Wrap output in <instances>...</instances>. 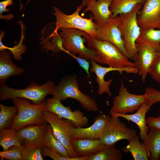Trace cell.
<instances>
[{
	"mask_svg": "<svg viewBox=\"0 0 160 160\" xmlns=\"http://www.w3.org/2000/svg\"><path fill=\"white\" fill-rule=\"evenodd\" d=\"M70 144L79 157H89L106 145L101 140L83 138H70Z\"/></svg>",
	"mask_w": 160,
	"mask_h": 160,
	"instance_id": "obj_18",
	"label": "cell"
},
{
	"mask_svg": "<svg viewBox=\"0 0 160 160\" xmlns=\"http://www.w3.org/2000/svg\"><path fill=\"white\" fill-rule=\"evenodd\" d=\"M47 125V123L33 124L16 130L22 146L40 148L44 146L43 135Z\"/></svg>",
	"mask_w": 160,
	"mask_h": 160,
	"instance_id": "obj_16",
	"label": "cell"
},
{
	"mask_svg": "<svg viewBox=\"0 0 160 160\" xmlns=\"http://www.w3.org/2000/svg\"><path fill=\"white\" fill-rule=\"evenodd\" d=\"M0 130L10 128L14 117L17 113V107L14 105L7 106L0 104Z\"/></svg>",
	"mask_w": 160,
	"mask_h": 160,
	"instance_id": "obj_31",
	"label": "cell"
},
{
	"mask_svg": "<svg viewBox=\"0 0 160 160\" xmlns=\"http://www.w3.org/2000/svg\"><path fill=\"white\" fill-rule=\"evenodd\" d=\"M122 158L121 152L113 144L101 149L87 160H121Z\"/></svg>",
	"mask_w": 160,
	"mask_h": 160,
	"instance_id": "obj_29",
	"label": "cell"
},
{
	"mask_svg": "<svg viewBox=\"0 0 160 160\" xmlns=\"http://www.w3.org/2000/svg\"><path fill=\"white\" fill-rule=\"evenodd\" d=\"M152 105L146 101L140 106L136 112L131 114H120L116 113L110 114L113 117H121L128 121H131L138 126L140 132V139L144 142L146 137L149 132V128L146 122L145 116Z\"/></svg>",
	"mask_w": 160,
	"mask_h": 160,
	"instance_id": "obj_19",
	"label": "cell"
},
{
	"mask_svg": "<svg viewBox=\"0 0 160 160\" xmlns=\"http://www.w3.org/2000/svg\"><path fill=\"white\" fill-rule=\"evenodd\" d=\"M68 54L71 56L77 61L80 66L85 71L88 77H89L90 73L89 72L90 63L89 61L70 53H69Z\"/></svg>",
	"mask_w": 160,
	"mask_h": 160,
	"instance_id": "obj_37",
	"label": "cell"
},
{
	"mask_svg": "<svg viewBox=\"0 0 160 160\" xmlns=\"http://www.w3.org/2000/svg\"><path fill=\"white\" fill-rule=\"evenodd\" d=\"M61 101L53 97L48 99L46 101L45 110L70 121L76 127H83L87 125L88 119L83 112L78 110L73 111L69 106H65Z\"/></svg>",
	"mask_w": 160,
	"mask_h": 160,
	"instance_id": "obj_12",
	"label": "cell"
},
{
	"mask_svg": "<svg viewBox=\"0 0 160 160\" xmlns=\"http://www.w3.org/2000/svg\"><path fill=\"white\" fill-rule=\"evenodd\" d=\"M143 3L138 4L130 12L119 15L121 22L119 28L124 48L130 59L133 60L137 54L136 41L141 32L137 16Z\"/></svg>",
	"mask_w": 160,
	"mask_h": 160,
	"instance_id": "obj_4",
	"label": "cell"
},
{
	"mask_svg": "<svg viewBox=\"0 0 160 160\" xmlns=\"http://www.w3.org/2000/svg\"><path fill=\"white\" fill-rule=\"evenodd\" d=\"M152 78L160 83V57L157 56L148 72Z\"/></svg>",
	"mask_w": 160,
	"mask_h": 160,
	"instance_id": "obj_36",
	"label": "cell"
},
{
	"mask_svg": "<svg viewBox=\"0 0 160 160\" xmlns=\"http://www.w3.org/2000/svg\"><path fill=\"white\" fill-rule=\"evenodd\" d=\"M42 156H48L53 160H87L89 157H78L68 158L63 157L55 152L52 149L44 146L41 148Z\"/></svg>",
	"mask_w": 160,
	"mask_h": 160,
	"instance_id": "obj_34",
	"label": "cell"
},
{
	"mask_svg": "<svg viewBox=\"0 0 160 160\" xmlns=\"http://www.w3.org/2000/svg\"><path fill=\"white\" fill-rule=\"evenodd\" d=\"M83 7L81 5L77 6L75 11L68 15L57 7H53L54 12L52 13L56 18L55 31L58 32L60 28H75L82 31L95 38L97 24L93 21L92 15L88 19L81 17L79 14Z\"/></svg>",
	"mask_w": 160,
	"mask_h": 160,
	"instance_id": "obj_6",
	"label": "cell"
},
{
	"mask_svg": "<svg viewBox=\"0 0 160 160\" xmlns=\"http://www.w3.org/2000/svg\"><path fill=\"white\" fill-rule=\"evenodd\" d=\"M18 23L21 27V36L20 41L17 44L12 47L6 46L2 42V39L5 35L4 32L3 31H1L0 35V51L6 49L9 50L12 53L14 59L16 60H19L21 59V54L24 53L26 49L25 46L23 44V43L25 39V27L21 20L19 21Z\"/></svg>",
	"mask_w": 160,
	"mask_h": 160,
	"instance_id": "obj_28",
	"label": "cell"
},
{
	"mask_svg": "<svg viewBox=\"0 0 160 160\" xmlns=\"http://www.w3.org/2000/svg\"><path fill=\"white\" fill-rule=\"evenodd\" d=\"M93 0H82L81 5L83 7H86L88 3Z\"/></svg>",
	"mask_w": 160,
	"mask_h": 160,
	"instance_id": "obj_40",
	"label": "cell"
},
{
	"mask_svg": "<svg viewBox=\"0 0 160 160\" xmlns=\"http://www.w3.org/2000/svg\"><path fill=\"white\" fill-rule=\"evenodd\" d=\"M0 145L3 151L8 150L14 145L22 146L21 141L16 130L11 128L0 130Z\"/></svg>",
	"mask_w": 160,
	"mask_h": 160,
	"instance_id": "obj_26",
	"label": "cell"
},
{
	"mask_svg": "<svg viewBox=\"0 0 160 160\" xmlns=\"http://www.w3.org/2000/svg\"><path fill=\"white\" fill-rule=\"evenodd\" d=\"M43 141L44 146L52 149L60 156L64 157L71 158L66 148L53 135L52 127L49 124H47L44 135Z\"/></svg>",
	"mask_w": 160,
	"mask_h": 160,
	"instance_id": "obj_25",
	"label": "cell"
},
{
	"mask_svg": "<svg viewBox=\"0 0 160 160\" xmlns=\"http://www.w3.org/2000/svg\"><path fill=\"white\" fill-rule=\"evenodd\" d=\"M137 43L146 44L157 49L160 44V29L150 28L141 30L136 41Z\"/></svg>",
	"mask_w": 160,
	"mask_h": 160,
	"instance_id": "obj_30",
	"label": "cell"
},
{
	"mask_svg": "<svg viewBox=\"0 0 160 160\" xmlns=\"http://www.w3.org/2000/svg\"><path fill=\"white\" fill-rule=\"evenodd\" d=\"M120 16L112 17L106 23L97 25L95 39L108 41L116 47L129 59L130 57L124 48L119 27L121 23Z\"/></svg>",
	"mask_w": 160,
	"mask_h": 160,
	"instance_id": "obj_11",
	"label": "cell"
},
{
	"mask_svg": "<svg viewBox=\"0 0 160 160\" xmlns=\"http://www.w3.org/2000/svg\"><path fill=\"white\" fill-rule=\"evenodd\" d=\"M83 35L86 39L88 47L94 50L98 63L117 68L128 66L136 67L134 62L130 61L128 57L111 43L97 40L84 31Z\"/></svg>",
	"mask_w": 160,
	"mask_h": 160,
	"instance_id": "obj_1",
	"label": "cell"
},
{
	"mask_svg": "<svg viewBox=\"0 0 160 160\" xmlns=\"http://www.w3.org/2000/svg\"><path fill=\"white\" fill-rule=\"evenodd\" d=\"M22 146L16 145L11 146L8 150L0 151L1 159H5L9 160H22Z\"/></svg>",
	"mask_w": 160,
	"mask_h": 160,
	"instance_id": "obj_33",
	"label": "cell"
},
{
	"mask_svg": "<svg viewBox=\"0 0 160 160\" xmlns=\"http://www.w3.org/2000/svg\"><path fill=\"white\" fill-rule=\"evenodd\" d=\"M13 0H4L0 2V18L1 19H4L5 15H2V14L4 12H8L9 9L7 8V7L12 5L13 3ZM20 1V11H21L23 8V5L21 4V0Z\"/></svg>",
	"mask_w": 160,
	"mask_h": 160,
	"instance_id": "obj_38",
	"label": "cell"
},
{
	"mask_svg": "<svg viewBox=\"0 0 160 160\" xmlns=\"http://www.w3.org/2000/svg\"><path fill=\"white\" fill-rule=\"evenodd\" d=\"M146 122L150 129H160V116L157 117H148L146 118Z\"/></svg>",
	"mask_w": 160,
	"mask_h": 160,
	"instance_id": "obj_39",
	"label": "cell"
},
{
	"mask_svg": "<svg viewBox=\"0 0 160 160\" xmlns=\"http://www.w3.org/2000/svg\"><path fill=\"white\" fill-rule=\"evenodd\" d=\"M111 117L108 115L100 114L95 118L93 123L88 127L73 128L70 138L99 139Z\"/></svg>",
	"mask_w": 160,
	"mask_h": 160,
	"instance_id": "obj_17",
	"label": "cell"
},
{
	"mask_svg": "<svg viewBox=\"0 0 160 160\" xmlns=\"http://www.w3.org/2000/svg\"><path fill=\"white\" fill-rule=\"evenodd\" d=\"M126 147L122 148L124 153L129 152L135 160H148L149 155L145 144L140 141L137 135L131 140Z\"/></svg>",
	"mask_w": 160,
	"mask_h": 160,
	"instance_id": "obj_24",
	"label": "cell"
},
{
	"mask_svg": "<svg viewBox=\"0 0 160 160\" xmlns=\"http://www.w3.org/2000/svg\"><path fill=\"white\" fill-rule=\"evenodd\" d=\"M41 33L40 43L46 51L51 50L54 54L61 51H64L62 38L58 32L55 31L54 29L52 32H49L47 24L42 29Z\"/></svg>",
	"mask_w": 160,
	"mask_h": 160,
	"instance_id": "obj_22",
	"label": "cell"
},
{
	"mask_svg": "<svg viewBox=\"0 0 160 160\" xmlns=\"http://www.w3.org/2000/svg\"><path fill=\"white\" fill-rule=\"evenodd\" d=\"M137 135L136 131L127 127L119 117L111 116L99 139L108 146L121 140L129 141Z\"/></svg>",
	"mask_w": 160,
	"mask_h": 160,
	"instance_id": "obj_10",
	"label": "cell"
},
{
	"mask_svg": "<svg viewBox=\"0 0 160 160\" xmlns=\"http://www.w3.org/2000/svg\"><path fill=\"white\" fill-rule=\"evenodd\" d=\"M31 0H28V1H27V4Z\"/></svg>",
	"mask_w": 160,
	"mask_h": 160,
	"instance_id": "obj_42",
	"label": "cell"
},
{
	"mask_svg": "<svg viewBox=\"0 0 160 160\" xmlns=\"http://www.w3.org/2000/svg\"><path fill=\"white\" fill-rule=\"evenodd\" d=\"M113 0H93L90 1L84 11L91 12L94 21L97 25L103 24L112 17L110 7Z\"/></svg>",
	"mask_w": 160,
	"mask_h": 160,
	"instance_id": "obj_20",
	"label": "cell"
},
{
	"mask_svg": "<svg viewBox=\"0 0 160 160\" xmlns=\"http://www.w3.org/2000/svg\"><path fill=\"white\" fill-rule=\"evenodd\" d=\"M137 54L133 61L143 83L145 81L149 70L157 57L156 49L150 45L136 43Z\"/></svg>",
	"mask_w": 160,
	"mask_h": 160,
	"instance_id": "obj_14",
	"label": "cell"
},
{
	"mask_svg": "<svg viewBox=\"0 0 160 160\" xmlns=\"http://www.w3.org/2000/svg\"><path fill=\"white\" fill-rule=\"evenodd\" d=\"M51 95L53 97L60 101L68 98L76 100L88 112L100 111L96 100L80 90L77 76L75 75H71L63 79L55 87Z\"/></svg>",
	"mask_w": 160,
	"mask_h": 160,
	"instance_id": "obj_2",
	"label": "cell"
},
{
	"mask_svg": "<svg viewBox=\"0 0 160 160\" xmlns=\"http://www.w3.org/2000/svg\"><path fill=\"white\" fill-rule=\"evenodd\" d=\"M22 160H43L41 148L22 146Z\"/></svg>",
	"mask_w": 160,
	"mask_h": 160,
	"instance_id": "obj_32",
	"label": "cell"
},
{
	"mask_svg": "<svg viewBox=\"0 0 160 160\" xmlns=\"http://www.w3.org/2000/svg\"><path fill=\"white\" fill-rule=\"evenodd\" d=\"M144 143L148 153L149 159H160V129H150Z\"/></svg>",
	"mask_w": 160,
	"mask_h": 160,
	"instance_id": "obj_23",
	"label": "cell"
},
{
	"mask_svg": "<svg viewBox=\"0 0 160 160\" xmlns=\"http://www.w3.org/2000/svg\"><path fill=\"white\" fill-rule=\"evenodd\" d=\"M141 30L160 29V0H145L137 16Z\"/></svg>",
	"mask_w": 160,
	"mask_h": 160,
	"instance_id": "obj_13",
	"label": "cell"
},
{
	"mask_svg": "<svg viewBox=\"0 0 160 160\" xmlns=\"http://www.w3.org/2000/svg\"><path fill=\"white\" fill-rule=\"evenodd\" d=\"M145 0H113L110 7L112 17L131 11L138 4L143 3Z\"/></svg>",
	"mask_w": 160,
	"mask_h": 160,
	"instance_id": "obj_27",
	"label": "cell"
},
{
	"mask_svg": "<svg viewBox=\"0 0 160 160\" xmlns=\"http://www.w3.org/2000/svg\"><path fill=\"white\" fill-rule=\"evenodd\" d=\"M146 99L145 94L138 95L129 92L121 81L118 94L113 99L109 113L125 114L133 113L146 101Z\"/></svg>",
	"mask_w": 160,
	"mask_h": 160,
	"instance_id": "obj_9",
	"label": "cell"
},
{
	"mask_svg": "<svg viewBox=\"0 0 160 160\" xmlns=\"http://www.w3.org/2000/svg\"><path fill=\"white\" fill-rule=\"evenodd\" d=\"M10 52L4 49L0 52V83L5 84L10 77L21 74L23 69L15 65L10 56Z\"/></svg>",
	"mask_w": 160,
	"mask_h": 160,
	"instance_id": "obj_21",
	"label": "cell"
},
{
	"mask_svg": "<svg viewBox=\"0 0 160 160\" xmlns=\"http://www.w3.org/2000/svg\"><path fill=\"white\" fill-rule=\"evenodd\" d=\"M59 32L62 41V45L65 52L76 55L88 61L92 60L98 63L93 50L85 46L87 42L83 36V31L73 28H60Z\"/></svg>",
	"mask_w": 160,
	"mask_h": 160,
	"instance_id": "obj_7",
	"label": "cell"
},
{
	"mask_svg": "<svg viewBox=\"0 0 160 160\" xmlns=\"http://www.w3.org/2000/svg\"><path fill=\"white\" fill-rule=\"evenodd\" d=\"M43 116L45 120L51 125L54 136L67 149L70 157H79L73 150L70 141L71 129L76 127L70 121L47 110L44 111Z\"/></svg>",
	"mask_w": 160,
	"mask_h": 160,
	"instance_id": "obj_8",
	"label": "cell"
},
{
	"mask_svg": "<svg viewBox=\"0 0 160 160\" xmlns=\"http://www.w3.org/2000/svg\"><path fill=\"white\" fill-rule=\"evenodd\" d=\"M90 62L91 65L90 71L94 73L96 75V80L98 84V94L99 95L105 93L110 97L112 95L110 90L109 86L113 80L111 79L108 81H105L104 79L105 75L109 72L116 71H119L120 73H122L123 72L133 74H137L138 73V70L135 67L128 66L122 68H117L109 66L104 67L98 64L95 60H92Z\"/></svg>",
	"mask_w": 160,
	"mask_h": 160,
	"instance_id": "obj_15",
	"label": "cell"
},
{
	"mask_svg": "<svg viewBox=\"0 0 160 160\" xmlns=\"http://www.w3.org/2000/svg\"><path fill=\"white\" fill-rule=\"evenodd\" d=\"M157 56L160 57V44L156 49Z\"/></svg>",
	"mask_w": 160,
	"mask_h": 160,
	"instance_id": "obj_41",
	"label": "cell"
},
{
	"mask_svg": "<svg viewBox=\"0 0 160 160\" xmlns=\"http://www.w3.org/2000/svg\"><path fill=\"white\" fill-rule=\"evenodd\" d=\"M145 94L146 95V101L152 105L160 102V91L159 90L148 87L145 89Z\"/></svg>",
	"mask_w": 160,
	"mask_h": 160,
	"instance_id": "obj_35",
	"label": "cell"
},
{
	"mask_svg": "<svg viewBox=\"0 0 160 160\" xmlns=\"http://www.w3.org/2000/svg\"><path fill=\"white\" fill-rule=\"evenodd\" d=\"M12 102L18 108L14 117L11 128L17 130L33 124L48 123L44 119L43 113L45 110L46 101L38 104H31L29 100L22 98H13Z\"/></svg>",
	"mask_w": 160,
	"mask_h": 160,
	"instance_id": "obj_3",
	"label": "cell"
},
{
	"mask_svg": "<svg viewBox=\"0 0 160 160\" xmlns=\"http://www.w3.org/2000/svg\"><path fill=\"white\" fill-rule=\"evenodd\" d=\"M55 87L54 82L50 80L41 85L31 82L23 89H15L5 84L0 85V99L2 101L16 97L22 98L31 100L33 104H39L45 101L47 95H51Z\"/></svg>",
	"mask_w": 160,
	"mask_h": 160,
	"instance_id": "obj_5",
	"label": "cell"
}]
</instances>
